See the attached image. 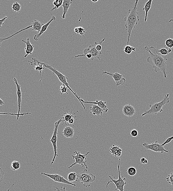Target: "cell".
Here are the masks:
<instances>
[{
  "label": "cell",
  "mask_w": 173,
  "mask_h": 191,
  "mask_svg": "<svg viewBox=\"0 0 173 191\" xmlns=\"http://www.w3.org/2000/svg\"><path fill=\"white\" fill-rule=\"evenodd\" d=\"M144 49L150 54L147 60V63L153 66L154 70L155 73L162 72L164 78H167L168 73L167 71V56L160 54L158 52V49L154 46L148 47L146 46L145 47Z\"/></svg>",
  "instance_id": "1"
},
{
  "label": "cell",
  "mask_w": 173,
  "mask_h": 191,
  "mask_svg": "<svg viewBox=\"0 0 173 191\" xmlns=\"http://www.w3.org/2000/svg\"><path fill=\"white\" fill-rule=\"evenodd\" d=\"M139 2V0H136L133 5L132 8L129 9L127 16L124 18L126 30L127 32V45H129L133 30L136 28L138 22L140 21L138 8Z\"/></svg>",
  "instance_id": "2"
},
{
  "label": "cell",
  "mask_w": 173,
  "mask_h": 191,
  "mask_svg": "<svg viewBox=\"0 0 173 191\" xmlns=\"http://www.w3.org/2000/svg\"><path fill=\"white\" fill-rule=\"evenodd\" d=\"M170 94H167L163 98L161 101L159 103H155L153 105H150L149 107L150 109L146 111L142 114V116L143 117L146 115L157 114L158 113H161L163 111V107L167 103H170L169 99Z\"/></svg>",
  "instance_id": "3"
},
{
  "label": "cell",
  "mask_w": 173,
  "mask_h": 191,
  "mask_svg": "<svg viewBox=\"0 0 173 191\" xmlns=\"http://www.w3.org/2000/svg\"><path fill=\"white\" fill-rule=\"evenodd\" d=\"M95 176L91 173H88L87 169H86L81 173L77 174L76 181L78 182H80L84 187L88 188L91 186L95 182Z\"/></svg>",
  "instance_id": "4"
},
{
  "label": "cell",
  "mask_w": 173,
  "mask_h": 191,
  "mask_svg": "<svg viewBox=\"0 0 173 191\" xmlns=\"http://www.w3.org/2000/svg\"><path fill=\"white\" fill-rule=\"evenodd\" d=\"M45 67L47 68V69H48L49 70H50V71H51L53 73L55 74L56 76L58 77V79H59V81H61V82L62 83L63 85H65V86H66L67 87V88H68V89L70 90L71 92L73 93V94H74V95L76 96L77 99H78L79 101L80 102L81 104L82 105V106L83 107V108L84 109H86V107L84 106L83 104L82 103L81 101V99L80 97L77 95L76 93H75L71 89L70 87L69 86V84L67 82V79H68V78L66 77L65 76V75H63L61 73H60V72L58 71L57 70L55 69H54L53 67H51V66H48L47 64V65L46 64V66H45Z\"/></svg>",
  "instance_id": "5"
},
{
  "label": "cell",
  "mask_w": 173,
  "mask_h": 191,
  "mask_svg": "<svg viewBox=\"0 0 173 191\" xmlns=\"http://www.w3.org/2000/svg\"><path fill=\"white\" fill-rule=\"evenodd\" d=\"M120 161H121V159H119V163L118 166V175H119V178L117 180H115L112 178L110 176H109V177L110 179V181L107 182L106 188H108V185L111 183H113L115 184L116 186L115 190H119L120 191H124V186L127 184V182H126V178L125 177L123 178V176L121 177V172H120Z\"/></svg>",
  "instance_id": "6"
},
{
  "label": "cell",
  "mask_w": 173,
  "mask_h": 191,
  "mask_svg": "<svg viewBox=\"0 0 173 191\" xmlns=\"http://www.w3.org/2000/svg\"><path fill=\"white\" fill-rule=\"evenodd\" d=\"M63 122L62 120L61 119H60L59 120L56 121L55 124H54V131L52 137L51 138V140H50V142H51L53 147L54 155L53 158L51 163V165H53L54 164V161H55L56 157L58 156L57 152V135L58 134V129L59 128V126Z\"/></svg>",
  "instance_id": "7"
},
{
  "label": "cell",
  "mask_w": 173,
  "mask_h": 191,
  "mask_svg": "<svg viewBox=\"0 0 173 191\" xmlns=\"http://www.w3.org/2000/svg\"><path fill=\"white\" fill-rule=\"evenodd\" d=\"M74 153L76 154V156L72 155L71 156H72L73 159L75 160V162L72 165L69 166V169H70L73 166L76 165V164H79V165L82 166V167H84V166H85L86 169H88V166L86 164V162L87 161H86V157L89 154L90 152H87L85 155L82 154L80 152H77V151H75Z\"/></svg>",
  "instance_id": "8"
},
{
  "label": "cell",
  "mask_w": 173,
  "mask_h": 191,
  "mask_svg": "<svg viewBox=\"0 0 173 191\" xmlns=\"http://www.w3.org/2000/svg\"><path fill=\"white\" fill-rule=\"evenodd\" d=\"M143 146L146 150H151L156 153H160L161 154H163L164 152L168 153V151L161 144L158 142L157 141H156L151 144H148L147 143L145 142L143 144Z\"/></svg>",
  "instance_id": "9"
},
{
  "label": "cell",
  "mask_w": 173,
  "mask_h": 191,
  "mask_svg": "<svg viewBox=\"0 0 173 191\" xmlns=\"http://www.w3.org/2000/svg\"><path fill=\"white\" fill-rule=\"evenodd\" d=\"M14 81L15 84L17 87V94L18 96V116L17 117V120H18L20 116H24V115H29L31 114V113H20L21 107V104L22 102V93L21 91V86L18 84L17 79L16 78H14Z\"/></svg>",
  "instance_id": "10"
},
{
  "label": "cell",
  "mask_w": 173,
  "mask_h": 191,
  "mask_svg": "<svg viewBox=\"0 0 173 191\" xmlns=\"http://www.w3.org/2000/svg\"><path fill=\"white\" fill-rule=\"evenodd\" d=\"M41 174L46 176L53 180L55 182L64 183V184L72 185V186H76V184L69 182V181L66 179L64 177L62 176L61 175L58 174H49L44 173H41Z\"/></svg>",
  "instance_id": "11"
},
{
  "label": "cell",
  "mask_w": 173,
  "mask_h": 191,
  "mask_svg": "<svg viewBox=\"0 0 173 191\" xmlns=\"http://www.w3.org/2000/svg\"><path fill=\"white\" fill-rule=\"evenodd\" d=\"M97 42H95L93 45H90L88 48H86L84 50L83 54H91L92 58L91 60H93L97 58L100 60L102 55V53L101 52H99L96 49V46L97 45Z\"/></svg>",
  "instance_id": "12"
},
{
  "label": "cell",
  "mask_w": 173,
  "mask_h": 191,
  "mask_svg": "<svg viewBox=\"0 0 173 191\" xmlns=\"http://www.w3.org/2000/svg\"><path fill=\"white\" fill-rule=\"evenodd\" d=\"M103 74H106L111 76L115 81L116 86H123L126 82V79L124 78L123 75L120 74L119 73H111L105 70V71L102 73V75Z\"/></svg>",
  "instance_id": "13"
},
{
  "label": "cell",
  "mask_w": 173,
  "mask_h": 191,
  "mask_svg": "<svg viewBox=\"0 0 173 191\" xmlns=\"http://www.w3.org/2000/svg\"><path fill=\"white\" fill-rule=\"evenodd\" d=\"M29 62L31 66H33V69L36 71H39L40 72V75L42 73L43 70L45 69L46 64L42 62L38 61L34 58H32V61H29V60H26L23 62Z\"/></svg>",
  "instance_id": "14"
},
{
  "label": "cell",
  "mask_w": 173,
  "mask_h": 191,
  "mask_svg": "<svg viewBox=\"0 0 173 191\" xmlns=\"http://www.w3.org/2000/svg\"><path fill=\"white\" fill-rule=\"evenodd\" d=\"M122 113L125 116L131 117L135 115L136 110L135 108L130 104H128L124 106L122 109Z\"/></svg>",
  "instance_id": "15"
},
{
  "label": "cell",
  "mask_w": 173,
  "mask_h": 191,
  "mask_svg": "<svg viewBox=\"0 0 173 191\" xmlns=\"http://www.w3.org/2000/svg\"><path fill=\"white\" fill-rule=\"evenodd\" d=\"M56 19V17L54 16H53L49 22H48L46 24H44V26H43L42 28H41V31L39 32V33L35 35L34 37V40L35 41H38L41 36L43 34H44L45 32L47 30L49 26H50V24L52 22L55 21Z\"/></svg>",
  "instance_id": "16"
},
{
  "label": "cell",
  "mask_w": 173,
  "mask_h": 191,
  "mask_svg": "<svg viewBox=\"0 0 173 191\" xmlns=\"http://www.w3.org/2000/svg\"><path fill=\"white\" fill-rule=\"evenodd\" d=\"M80 100L81 101L82 103L83 104H91L98 105L99 107L101 108V109H102L103 110H104V113H107L108 112V109L106 105V102L103 101H99L98 100H97V101L95 102H88L84 101H83V100L82 99H81Z\"/></svg>",
  "instance_id": "17"
},
{
  "label": "cell",
  "mask_w": 173,
  "mask_h": 191,
  "mask_svg": "<svg viewBox=\"0 0 173 191\" xmlns=\"http://www.w3.org/2000/svg\"><path fill=\"white\" fill-rule=\"evenodd\" d=\"M22 41L25 43L26 48H25V52L26 53L24 58H26L29 54L31 55L34 50V45L31 44L29 38H27V41H25L24 39L22 40Z\"/></svg>",
  "instance_id": "18"
},
{
  "label": "cell",
  "mask_w": 173,
  "mask_h": 191,
  "mask_svg": "<svg viewBox=\"0 0 173 191\" xmlns=\"http://www.w3.org/2000/svg\"><path fill=\"white\" fill-rule=\"evenodd\" d=\"M90 113H92L94 115H96L97 116H102L104 113V110L98 105H94L90 108Z\"/></svg>",
  "instance_id": "19"
},
{
  "label": "cell",
  "mask_w": 173,
  "mask_h": 191,
  "mask_svg": "<svg viewBox=\"0 0 173 191\" xmlns=\"http://www.w3.org/2000/svg\"><path fill=\"white\" fill-rule=\"evenodd\" d=\"M109 151L112 156L115 157H119L122 154V150L118 145H113L110 149Z\"/></svg>",
  "instance_id": "20"
},
{
  "label": "cell",
  "mask_w": 173,
  "mask_h": 191,
  "mask_svg": "<svg viewBox=\"0 0 173 191\" xmlns=\"http://www.w3.org/2000/svg\"><path fill=\"white\" fill-rule=\"evenodd\" d=\"M73 2L72 0H63V3L62 6L63 8V14L61 16L62 18H65L66 15L68 12L70 5Z\"/></svg>",
  "instance_id": "21"
},
{
  "label": "cell",
  "mask_w": 173,
  "mask_h": 191,
  "mask_svg": "<svg viewBox=\"0 0 173 191\" xmlns=\"http://www.w3.org/2000/svg\"><path fill=\"white\" fill-rule=\"evenodd\" d=\"M75 131L74 129L70 127V126H67L64 129L62 133L67 138H72L74 136Z\"/></svg>",
  "instance_id": "22"
},
{
  "label": "cell",
  "mask_w": 173,
  "mask_h": 191,
  "mask_svg": "<svg viewBox=\"0 0 173 191\" xmlns=\"http://www.w3.org/2000/svg\"><path fill=\"white\" fill-rule=\"evenodd\" d=\"M75 114L76 113H73L72 112L65 113H64L61 119L63 121L66 123V124L68 123V122L71 119L73 118H75L76 117Z\"/></svg>",
  "instance_id": "23"
},
{
  "label": "cell",
  "mask_w": 173,
  "mask_h": 191,
  "mask_svg": "<svg viewBox=\"0 0 173 191\" xmlns=\"http://www.w3.org/2000/svg\"><path fill=\"white\" fill-rule=\"evenodd\" d=\"M44 24L39 22V21L34 20L33 21L32 24V30L34 31L40 32L41 28Z\"/></svg>",
  "instance_id": "24"
},
{
  "label": "cell",
  "mask_w": 173,
  "mask_h": 191,
  "mask_svg": "<svg viewBox=\"0 0 173 191\" xmlns=\"http://www.w3.org/2000/svg\"><path fill=\"white\" fill-rule=\"evenodd\" d=\"M152 2H153V0H149V1H148L146 3L143 9V10H144L145 12V16L144 18V22H145L147 21L148 12H149L150 9L151 8Z\"/></svg>",
  "instance_id": "25"
},
{
  "label": "cell",
  "mask_w": 173,
  "mask_h": 191,
  "mask_svg": "<svg viewBox=\"0 0 173 191\" xmlns=\"http://www.w3.org/2000/svg\"><path fill=\"white\" fill-rule=\"evenodd\" d=\"M31 27H32V25L31 26H28V27H26L25 28H24V29H22L20 30V31L18 32H17V33L14 34L10 36L9 37H8L7 38H1L0 37V48H1V47L2 43L3 41L6 40L7 39H10L11 38H12L14 36V35L18 34L21 33V32H22L24 31H25V30H26L29 29V28H31Z\"/></svg>",
  "instance_id": "26"
},
{
  "label": "cell",
  "mask_w": 173,
  "mask_h": 191,
  "mask_svg": "<svg viewBox=\"0 0 173 191\" xmlns=\"http://www.w3.org/2000/svg\"><path fill=\"white\" fill-rule=\"evenodd\" d=\"M63 3V0H56L53 2L54 7L50 10V11L57 10L59 7L62 6Z\"/></svg>",
  "instance_id": "27"
},
{
  "label": "cell",
  "mask_w": 173,
  "mask_h": 191,
  "mask_svg": "<svg viewBox=\"0 0 173 191\" xmlns=\"http://www.w3.org/2000/svg\"><path fill=\"white\" fill-rule=\"evenodd\" d=\"M158 51L160 54L162 55L166 56L171 52L172 50L171 49L166 48H162L160 50H158Z\"/></svg>",
  "instance_id": "28"
},
{
  "label": "cell",
  "mask_w": 173,
  "mask_h": 191,
  "mask_svg": "<svg viewBox=\"0 0 173 191\" xmlns=\"http://www.w3.org/2000/svg\"><path fill=\"white\" fill-rule=\"evenodd\" d=\"M12 9L16 13L20 12L21 10V5L18 2H15L12 5Z\"/></svg>",
  "instance_id": "29"
},
{
  "label": "cell",
  "mask_w": 173,
  "mask_h": 191,
  "mask_svg": "<svg viewBox=\"0 0 173 191\" xmlns=\"http://www.w3.org/2000/svg\"><path fill=\"white\" fill-rule=\"evenodd\" d=\"M77 174L75 172H71V173H70L68 174V176H67V179H68V181L69 182H73L74 181H76L77 178Z\"/></svg>",
  "instance_id": "30"
},
{
  "label": "cell",
  "mask_w": 173,
  "mask_h": 191,
  "mask_svg": "<svg viewBox=\"0 0 173 191\" xmlns=\"http://www.w3.org/2000/svg\"><path fill=\"white\" fill-rule=\"evenodd\" d=\"M20 167V164L19 162L14 161L12 162L10 166L11 169L13 171H17Z\"/></svg>",
  "instance_id": "31"
},
{
  "label": "cell",
  "mask_w": 173,
  "mask_h": 191,
  "mask_svg": "<svg viewBox=\"0 0 173 191\" xmlns=\"http://www.w3.org/2000/svg\"><path fill=\"white\" fill-rule=\"evenodd\" d=\"M74 31L77 34L81 36H83L84 34L86 33L85 30L82 26L75 28L74 29Z\"/></svg>",
  "instance_id": "32"
},
{
  "label": "cell",
  "mask_w": 173,
  "mask_h": 191,
  "mask_svg": "<svg viewBox=\"0 0 173 191\" xmlns=\"http://www.w3.org/2000/svg\"><path fill=\"white\" fill-rule=\"evenodd\" d=\"M126 172L129 175L131 176H133L136 174L137 173V170L134 167H131L128 168L126 170Z\"/></svg>",
  "instance_id": "33"
},
{
  "label": "cell",
  "mask_w": 173,
  "mask_h": 191,
  "mask_svg": "<svg viewBox=\"0 0 173 191\" xmlns=\"http://www.w3.org/2000/svg\"><path fill=\"white\" fill-rule=\"evenodd\" d=\"M124 52L127 54H130L132 51H136V48L135 47L131 46L130 45H127L124 49Z\"/></svg>",
  "instance_id": "34"
},
{
  "label": "cell",
  "mask_w": 173,
  "mask_h": 191,
  "mask_svg": "<svg viewBox=\"0 0 173 191\" xmlns=\"http://www.w3.org/2000/svg\"><path fill=\"white\" fill-rule=\"evenodd\" d=\"M165 46L169 49L173 48V39L170 38L167 39L165 41Z\"/></svg>",
  "instance_id": "35"
},
{
  "label": "cell",
  "mask_w": 173,
  "mask_h": 191,
  "mask_svg": "<svg viewBox=\"0 0 173 191\" xmlns=\"http://www.w3.org/2000/svg\"><path fill=\"white\" fill-rule=\"evenodd\" d=\"M67 89H68V88H67L66 86L63 84L60 87L59 90V94H61V95H62V94L64 93L68 94V93L67 92Z\"/></svg>",
  "instance_id": "36"
},
{
  "label": "cell",
  "mask_w": 173,
  "mask_h": 191,
  "mask_svg": "<svg viewBox=\"0 0 173 191\" xmlns=\"http://www.w3.org/2000/svg\"><path fill=\"white\" fill-rule=\"evenodd\" d=\"M105 39H106V38H105L102 41L99 42H97V45L96 46V49L97 51H99V52H101V51L102 50V45L103 42L105 41Z\"/></svg>",
  "instance_id": "37"
},
{
  "label": "cell",
  "mask_w": 173,
  "mask_h": 191,
  "mask_svg": "<svg viewBox=\"0 0 173 191\" xmlns=\"http://www.w3.org/2000/svg\"><path fill=\"white\" fill-rule=\"evenodd\" d=\"M167 181L169 184L173 186V172L168 175L166 178Z\"/></svg>",
  "instance_id": "38"
},
{
  "label": "cell",
  "mask_w": 173,
  "mask_h": 191,
  "mask_svg": "<svg viewBox=\"0 0 173 191\" xmlns=\"http://www.w3.org/2000/svg\"><path fill=\"white\" fill-rule=\"evenodd\" d=\"M5 173L3 171L2 168L0 167V183L3 182Z\"/></svg>",
  "instance_id": "39"
},
{
  "label": "cell",
  "mask_w": 173,
  "mask_h": 191,
  "mask_svg": "<svg viewBox=\"0 0 173 191\" xmlns=\"http://www.w3.org/2000/svg\"><path fill=\"white\" fill-rule=\"evenodd\" d=\"M173 140V136L172 137L168 138L166 141L164 142V143L162 144L161 145H162L164 147V145H166L167 144H168L169 143L171 142Z\"/></svg>",
  "instance_id": "40"
},
{
  "label": "cell",
  "mask_w": 173,
  "mask_h": 191,
  "mask_svg": "<svg viewBox=\"0 0 173 191\" xmlns=\"http://www.w3.org/2000/svg\"><path fill=\"white\" fill-rule=\"evenodd\" d=\"M131 135L133 137H136L138 135V130L136 129H133L131 130Z\"/></svg>",
  "instance_id": "41"
},
{
  "label": "cell",
  "mask_w": 173,
  "mask_h": 191,
  "mask_svg": "<svg viewBox=\"0 0 173 191\" xmlns=\"http://www.w3.org/2000/svg\"><path fill=\"white\" fill-rule=\"evenodd\" d=\"M54 191H67L66 189L65 186L64 187H61V188H58V187H56V188L54 189Z\"/></svg>",
  "instance_id": "42"
},
{
  "label": "cell",
  "mask_w": 173,
  "mask_h": 191,
  "mask_svg": "<svg viewBox=\"0 0 173 191\" xmlns=\"http://www.w3.org/2000/svg\"><path fill=\"white\" fill-rule=\"evenodd\" d=\"M7 18V17L6 16L5 18H3L0 19V27H1L4 24V22Z\"/></svg>",
  "instance_id": "43"
},
{
  "label": "cell",
  "mask_w": 173,
  "mask_h": 191,
  "mask_svg": "<svg viewBox=\"0 0 173 191\" xmlns=\"http://www.w3.org/2000/svg\"><path fill=\"white\" fill-rule=\"evenodd\" d=\"M74 118H73L70 119L68 122V123L70 124H74Z\"/></svg>",
  "instance_id": "44"
},
{
  "label": "cell",
  "mask_w": 173,
  "mask_h": 191,
  "mask_svg": "<svg viewBox=\"0 0 173 191\" xmlns=\"http://www.w3.org/2000/svg\"><path fill=\"white\" fill-rule=\"evenodd\" d=\"M5 104L4 101L0 98V106H3Z\"/></svg>",
  "instance_id": "45"
},
{
  "label": "cell",
  "mask_w": 173,
  "mask_h": 191,
  "mask_svg": "<svg viewBox=\"0 0 173 191\" xmlns=\"http://www.w3.org/2000/svg\"><path fill=\"white\" fill-rule=\"evenodd\" d=\"M142 164H147L148 163V160H147V159H145V160L143 161L142 162Z\"/></svg>",
  "instance_id": "46"
},
{
  "label": "cell",
  "mask_w": 173,
  "mask_h": 191,
  "mask_svg": "<svg viewBox=\"0 0 173 191\" xmlns=\"http://www.w3.org/2000/svg\"><path fill=\"white\" fill-rule=\"evenodd\" d=\"M15 184V183H14V184H13L12 186H11V187H10V188H9V189L7 190V191H10V190H11V188H12V187L13 186H14V185Z\"/></svg>",
  "instance_id": "47"
},
{
  "label": "cell",
  "mask_w": 173,
  "mask_h": 191,
  "mask_svg": "<svg viewBox=\"0 0 173 191\" xmlns=\"http://www.w3.org/2000/svg\"><path fill=\"white\" fill-rule=\"evenodd\" d=\"M91 1L93 2H97L99 1V0H95V1H94V0H91Z\"/></svg>",
  "instance_id": "48"
},
{
  "label": "cell",
  "mask_w": 173,
  "mask_h": 191,
  "mask_svg": "<svg viewBox=\"0 0 173 191\" xmlns=\"http://www.w3.org/2000/svg\"><path fill=\"white\" fill-rule=\"evenodd\" d=\"M173 22V19H171V20H170V21H169V22Z\"/></svg>",
  "instance_id": "49"
},
{
  "label": "cell",
  "mask_w": 173,
  "mask_h": 191,
  "mask_svg": "<svg viewBox=\"0 0 173 191\" xmlns=\"http://www.w3.org/2000/svg\"></svg>",
  "instance_id": "50"
}]
</instances>
